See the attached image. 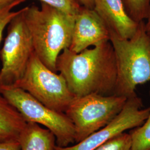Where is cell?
<instances>
[{
    "label": "cell",
    "instance_id": "6da1fadb",
    "mask_svg": "<svg viewBox=\"0 0 150 150\" xmlns=\"http://www.w3.org/2000/svg\"><path fill=\"white\" fill-rule=\"evenodd\" d=\"M56 69L76 97L93 93L114 94L117 64L110 41L80 53L64 49L57 59Z\"/></svg>",
    "mask_w": 150,
    "mask_h": 150
},
{
    "label": "cell",
    "instance_id": "7a4b0ae2",
    "mask_svg": "<svg viewBox=\"0 0 150 150\" xmlns=\"http://www.w3.org/2000/svg\"><path fill=\"white\" fill-rule=\"evenodd\" d=\"M41 4V8L35 5L26 7L25 18L35 54L49 69L57 72V59L64 49L70 47L76 16L45 3Z\"/></svg>",
    "mask_w": 150,
    "mask_h": 150
},
{
    "label": "cell",
    "instance_id": "3957f363",
    "mask_svg": "<svg viewBox=\"0 0 150 150\" xmlns=\"http://www.w3.org/2000/svg\"><path fill=\"white\" fill-rule=\"evenodd\" d=\"M110 35L117 64L113 95L128 98L136 95L137 85L150 81V35L144 21L130 39L120 38L112 32Z\"/></svg>",
    "mask_w": 150,
    "mask_h": 150
},
{
    "label": "cell",
    "instance_id": "277c9868",
    "mask_svg": "<svg viewBox=\"0 0 150 150\" xmlns=\"http://www.w3.org/2000/svg\"><path fill=\"white\" fill-rule=\"evenodd\" d=\"M127 100L121 96L95 93L75 97L64 112L74 124L75 142L111 123L121 112Z\"/></svg>",
    "mask_w": 150,
    "mask_h": 150
},
{
    "label": "cell",
    "instance_id": "5b68a950",
    "mask_svg": "<svg viewBox=\"0 0 150 150\" xmlns=\"http://www.w3.org/2000/svg\"><path fill=\"white\" fill-rule=\"evenodd\" d=\"M12 87L26 91L45 106L59 112H65L76 97L64 76L49 69L35 52L21 79Z\"/></svg>",
    "mask_w": 150,
    "mask_h": 150
},
{
    "label": "cell",
    "instance_id": "8992f818",
    "mask_svg": "<svg viewBox=\"0 0 150 150\" xmlns=\"http://www.w3.org/2000/svg\"><path fill=\"white\" fill-rule=\"evenodd\" d=\"M0 93L27 122L41 125L51 131L56 137L57 146L66 147L75 143V127L65 113L57 112L45 106L18 87L0 86Z\"/></svg>",
    "mask_w": 150,
    "mask_h": 150
},
{
    "label": "cell",
    "instance_id": "52a82bcc",
    "mask_svg": "<svg viewBox=\"0 0 150 150\" xmlns=\"http://www.w3.org/2000/svg\"><path fill=\"white\" fill-rule=\"evenodd\" d=\"M25 8L8 25L7 36L0 51V86H15L25 74L34 52L32 38L24 16Z\"/></svg>",
    "mask_w": 150,
    "mask_h": 150
},
{
    "label": "cell",
    "instance_id": "ba28073f",
    "mask_svg": "<svg viewBox=\"0 0 150 150\" xmlns=\"http://www.w3.org/2000/svg\"><path fill=\"white\" fill-rule=\"evenodd\" d=\"M143 102L135 95L127 98L122 110L112 121L80 142L66 147L56 146L57 150H94L115 136L142 125L149 117L150 107L142 109Z\"/></svg>",
    "mask_w": 150,
    "mask_h": 150
},
{
    "label": "cell",
    "instance_id": "9c48e42d",
    "mask_svg": "<svg viewBox=\"0 0 150 150\" xmlns=\"http://www.w3.org/2000/svg\"><path fill=\"white\" fill-rule=\"evenodd\" d=\"M110 31L94 9L82 7L76 16L70 49L80 53L90 46L110 41Z\"/></svg>",
    "mask_w": 150,
    "mask_h": 150
},
{
    "label": "cell",
    "instance_id": "30bf717a",
    "mask_svg": "<svg viewBox=\"0 0 150 150\" xmlns=\"http://www.w3.org/2000/svg\"><path fill=\"white\" fill-rule=\"evenodd\" d=\"M93 9L117 38L130 39L138 29L139 22L129 16L123 0H95Z\"/></svg>",
    "mask_w": 150,
    "mask_h": 150
},
{
    "label": "cell",
    "instance_id": "8fae6325",
    "mask_svg": "<svg viewBox=\"0 0 150 150\" xmlns=\"http://www.w3.org/2000/svg\"><path fill=\"white\" fill-rule=\"evenodd\" d=\"M27 122L0 93V142L18 141Z\"/></svg>",
    "mask_w": 150,
    "mask_h": 150
},
{
    "label": "cell",
    "instance_id": "7c38bea8",
    "mask_svg": "<svg viewBox=\"0 0 150 150\" xmlns=\"http://www.w3.org/2000/svg\"><path fill=\"white\" fill-rule=\"evenodd\" d=\"M21 150H57L56 139L48 129L27 122L19 137Z\"/></svg>",
    "mask_w": 150,
    "mask_h": 150
},
{
    "label": "cell",
    "instance_id": "4fadbf2b",
    "mask_svg": "<svg viewBox=\"0 0 150 150\" xmlns=\"http://www.w3.org/2000/svg\"><path fill=\"white\" fill-rule=\"evenodd\" d=\"M129 134L132 140L131 150H150V113L142 125L132 129Z\"/></svg>",
    "mask_w": 150,
    "mask_h": 150
},
{
    "label": "cell",
    "instance_id": "5bb4252c",
    "mask_svg": "<svg viewBox=\"0 0 150 150\" xmlns=\"http://www.w3.org/2000/svg\"><path fill=\"white\" fill-rule=\"evenodd\" d=\"M126 11L134 21L139 23L146 19L150 0H123Z\"/></svg>",
    "mask_w": 150,
    "mask_h": 150
},
{
    "label": "cell",
    "instance_id": "9a60e30c",
    "mask_svg": "<svg viewBox=\"0 0 150 150\" xmlns=\"http://www.w3.org/2000/svg\"><path fill=\"white\" fill-rule=\"evenodd\" d=\"M27 0H18L20 4ZM54 8L72 16H76L81 10L82 6L78 0H39Z\"/></svg>",
    "mask_w": 150,
    "mask_h": 150
},
{
    "label": "cell",
    "instance_id": "2e32d148",
    "mask_svg": "<svg viewBox=\"0 0 150 150\" xmlns=\"http://www.w3.org/2000/svg\"><path fill=\"white\" fill-rule=\"evenodd\" d=\"M132 140L129 133L118 134L94 150H131Z\"/></svg>",
    "mask_w": 150,
    "mask_h": 150
},
{
    "label": "cell",
    "instance_id": "e0dca14e",
    "mask_svg": "<svg viewBox=\"0 0 150 150\" xmlns=\"http://www.w3.org/2000/svg\"><path fill=\"white\" fill-rule=\"evenodd\" d=\"M18 5V2H15L0 10V44L2 40L3 33L6 27L21 11V10L17 11H11L13 7Z\"/></svg>",
    "mask_w": 150,
    "mask_h": 150
},
{
    "label": "cell",
    "instance_id": "ac0fdd59",
    "mask_svg": "<svg viewBox=\"0 0 150 150\" xmlns=\"http://www.w3.org/2000/svg\"><path fill=\"white\" fill-rule=\"evenodd\" d=\"M0 150H21L19 141L0 142Z\"/></svg>",
    "mask_w": 150,
    "mask_h": 150
},
{
    "label": "cell",
    "instance_id": "d6986e66",
    "mask_svg": "<svg viewBox=\"0 0 150 150\" xmlns=\"http://www.w3.org/2000/svg\"><path fill=\"white\" fill-rule=\"evenodd\" d=\"M81 5L88 8L93 9L95 0H78Z\"/></svg>",
    "mask_w": 150,
    "mask_h": 150
},
{
    "label": "cell",
    "instance_id": "ffe728a7",
    "mask_svg": "<svg viewBox=\"0 0 150 150\" xmlns=\"http://www.w3.org/2000/svg\"><path fill=\"white\" fill-rule=\"evenodd\" d=\"M15 2H18L20 4L18 0H0V10Z\"/></svg>",
    "mask_w": 150,
    "mask_h": 150
},
{
    "label": "cell",
    "instance_id": "44dd1931",
    "mask_svg": "<svg viewBox=\"0 0 150 150\" xmlns=\"http://www.w3.org/2000/svg\"><path fill=\"white\" fill-rule=\"evenodd\" d=\"M146 19H147V22L145 23V28L147 32L150 33V6Z\"/></svg>",
    "mask_w": 150,
    "mask_h": 150
},
{
    "label": "cell",
    "instance_id": "7402d4cb",
    "mask_svg": "<svg viewBox=\"0 0 150 150\" xmlns=\"http://www.w3.org/2000/svg\"><path fill=\"white\" fill-rule=\"evenodd\" d=\"M149 35H150V33H149Z\"/></svg>",
    "mask_w": 150,
    "mask_h": 150
}]
</instances>
